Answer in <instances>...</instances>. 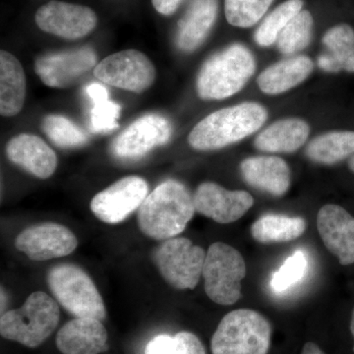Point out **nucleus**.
Returning a JSON list of instances; mask_svg holds the SVG:
<instances>
[{
  "label": "nucleus",
  "mask_w": 354,
  "mask_h": 354,
  "mask_svg": "<svg viewBox=\"0 0 354 354\" xmlns=\"http://www.w3.org/2000/svg\"><path fill=\"white\" fill-rule=\"evenodd\" d=\"M194 200L189 189L169 179L147 196L138 211L140 230L156 241H167L180 234L194 216Z\"/></svg>",
  "instance_id": "nucleus-1"
},
{
  "label": "nucleus",
  "mask_w": 354,
  "mask_h": 354,
  "mask_svg": "<svg viewBox=\"0 0 354 354\" xmlns=\"http://www.w3.org/2000/svg\"><path fill=\"white\" fill-rule=\"evenodd\" d=\"M206 254L189 239L174 237L153 252V262L160 276L176 290H194L202 276Z\"/></svg>",
  "instance_id": "nucleus-8"
},
{
  "label": "nucleus",
  "mask_w": 354,
  "mask_h": 354,
  "mask_svg": "<svg viewBox=\"0 0 354 354\" xmlns=\"http://www.w3.org/2000/svg\"><path fill=\"white\" fill-rule=\"evenodd\" d=\"M267 118V109L257 102L221 109L191 130L188 143L198 151L220 150L258 131Z\"/></svg>",
  "instance_id": "nucleus-2"
},
{
  "label": "nucleus",
  "mask_w": 354,
  "mask_h": 354,
  "mask_svg": "<svg viewBox=\"0 0 354 354\" xmlns=\"http://www.w3.org/2000/svg\"><path fill=\"white\" fill-rule=\"evenodd\" d=\"M86 94L92 101L91 127L93 132L106 133L118 127L121 108L109 100V91L104 85L92 83L86 87Z\"/></svg>",
  "instance_id": "nucleus-27"
},
{
  "label": "nucleus",
  "mask_w": 354,
  "mask_h": 354,
  "mask_svg": "<svg viewBox=\"0 0 354 354\" xmlns=\"http://www.w3.org/2000/svg\"><path fill=\"white\" fill-rule=\"evenodd\" d=\"M97 55L88 46L48 53L37 58L35 71L48 87L75 85L97 66Z\"/></svg>",
  "instance_id": "nucleus-11"
},
{
  "label": "nucleus",
  "mask_w": 354,
  "mask_h": 354,
  "mask_svg": "<svg viewBox=\"0 0 354 354\" xmlns=\"http://www.w3.org/2000/svg\"><path fill=\"white\" fill-rule=\"evenodd\" d=\"M171 134V124L167 118L158 113L146 114L115 137L111 152L120 160H138L157 147L169 143Z\"/></svg>",
  "instance_id": "nucleus-10"
},
{
  "label": "nucleus",
  "mask_w": 354,
  "mask_h": 354,
  "mask_svg": "<svg viewBox=\"0 0 354 354\" xmlns=\"http://www.w3.org/2000/svg\"><path fill=\"white\" fill-rule=\"evenodd\" d=\"M218 13L216 0H192L178 25L176 44L179 50L190 53L208 37Z\"/></svg>",
  "instance_id": "nucleus-20"
},
{
  "label": "nucleus",
  "mask_w": 354,
  "mask_h": 354,
  "mask_svg": "<svg viewBox=\"0 0 354 354\" xmlns=\"http://www.w3.org/2000/svg\"><path fill=\"white\" fill-rule=\"evenodd\" d=\"M41 129L60 148H76L88 142V135L78 125L59 114L46 115L41 122Z\"/></svg>",
  "instance_id": "nucleus-29"
},
{
  "label": "nucleus",
  "mask_w": 354,
  "mask_h": 354,
  "mask_svg": "<svg viewBox=\"0 0 354 354\" xmlns=\"http://www.w3.org/2000/svg\"><path fill=\"white\" fill-rule=\"evenodd\" d=\"M6 155L13 164L41 179L48 178L57 169V153L36 135L13 137L6 145Z\"/></svg>",
  "instance_id": "nucleus-17"
},
{
  "label": "nucleus",
  "mask_w": 354,
  "mask_h": 354,
  "mask_svg": "<svg viewBox=\"0 0 354 354\" xmlns=\"http://www.w3.org/2000/svg\"><path fill=\"white\" fill-rule=\"evenodd\" d=\"M317 227L326 248L344 266L354 263V218L337 205L328 204L317 216Z\"/></svg>",
  "instance_id": "nucleus-16"
},
{
  "label": "nucleus",
  "mask_w": 354,
  "mask_h": 354,
  "mask_svg": "<svg viewBox=\"0 0 354 354\" xmlns=\"http://www.w3.org/2000/svg\"><path fill=\"white\" fill-rule=\"evenodd\" d=\"M183 2V0H152L156 10L165 16L172 15Z\"/></svg>",
  "instance_id": "nucleus-34"
},
{
  "label": "nucleus",
  "mask_w": 354,
  "mask_h": 354,
  "mask_svg": "<svg viewBox=\"0 0 354 354\" xmlns=\"http://www.w3.org/2000/svg\"><path fill=\"white\" fill-rule=\"evenodd\" d=\"M272 327L262 314L250 309L230 312L212 337L213 354H267Z\"/></svg>",
  "instance_id": "nucleus-5"
},
{
  "label": "nucleus",
  "mask_w": 354,
  "mask_h": 354,
  "mask_svg": "<svg viewBox=\"0 0 354 354\" xmlns=\"http://www.w3.org/2000/svg\"><path fill=\"white\" fill-rule=\"evenodd\" d=\"M313 17L308 10L295 15L279 36L277 44L283 55H293L306 48L311 41Z\"/></svg>",
  "instance_id": "nucleus-30"
},
{
  "label": "nucleus",
  "mask_w": 354,
  "mask_h": 354,
  "mask_svg": "<svg viewBox=\"0 0 354 354\" xmlns=\"http://www.w3.org/2000/svg\"><path fill=\"white\" fill-rule=\"evenodd\" d=\"M195 209L218 223L239 221L253 206V197L246 191L225 189L214 183L198 186L194 196Z\"/></svg>",
  "instance_id": "nucleus-15"
},
{
  "label": "nucleus",
  "mask_w": 354,
  "mask_h": 354,
  "mask_svg": "<svg viewBox=\"0 0 354 354\" xmlns=\"http://www.w3.org/2000/svg\"><path fill=\"white\" fill-rule=\"evenodd\" d=\"M48 283L58 304L75 318L106 319L101 293L87 272L78 266H55L48 272Z\"/></svg>",
  "instance_id": "nucleus-6"
},
{
  "label": "nucleus",
  "mask_w": 354,
  "mask_h": 354,
  "mask_svg": "<svg viewBox=\"0 0 354 354\" xmlns=\"http://www.w3.org/2000/svg\"><path fill=\"white\" fill-rule=\"evenodd\" d=\"M351 334H353V339H354V309L353 311V315H351ZM353 351H354V346H353Z\"/></svg>",
  "instance_id": "nucleus-36"
},
{
  "label": "nucleus",
  "mask_w": 354,
  "mask_h": 354,
  "mask_svg": "<svg viewBox=\"0 0 354 354\" xmlns=\"http://www.w3.org/2000/svg\"><path fill=\"white\" fill-rule=\"evenodd\" d=\"M327 53L318 58V65L330 73L344 70L354 72V30L348 24L335 25L324 35L322 39Z\"/></svg>",
  "instance_id": "nucleus-24"
},
{
  "label": "nucleus",
  "mask_w": 354,
  "mask_h": 354,
  "mask_svg": "<svg viewBox=\"0 0 354 354\" xmlns=\"http://www.w3.org/2000/svg\"><path fill=\"white\" fill-rule=\"evenodd\" d=\"M35 20L41 31L67 39L87 36L97 23V15L88 7L55 0L39 7Z\"/></svg>",
  "instance_id": "nucleus-13"
},
{
  "label": "nucleus",
  "mask_w": 354,
  "mask_h": 354,
  "mask_svg": "<svg viewBox=\"0 0 354 354\" xmlns=\"http://www.w3.org/2000/svg\"><path fill=\"white\" fill-rule=\"evenodd\" d=\"M202 276L209 299L216 304L232 305L241 298L245 262L234 247L216 242L209 247Z\"/></svg>",
  "instance_id": "nucleus-7"
},
{
  "label": "nucleus",
  "mask_w": 354,
  "mask_h": 354,
  "mask_svg": "<svg viewBox=\"0 0 354 354\" xmlns=\"http://www.w3.org/2000/svg\"><path fill=\"white\" fill-rule=\"evenodd\" d=\"M308 261L304 251H295L288 257L283 265L272 274V290L277 293H283L302 281L306 274Z\"/></svg>",
  "instance_id": "nucleus-33"
},
{
  "label": "nucleus",
  "mask_w": 354,
  "mask_h": 354,
  "mask_svg": "<svg viewBox=\"0 0 354 354\" xmlns=\"http://www.w3.org/2000/svg\"><path fill=\"white\" fill-rule=\"evenodd\" d=\"M59 320L57 302L43 291H36L20 308L2 313L0 334L8 341L36 348L57 329Z\"/></svg>",
  "instance_id": "nucleus-4"
},
{
  "label": "nucleus",
  "mask_w": 354,
  "mask_h": 354,
  "mask_svg": "<svg viewBox=\"0 0 354 354\" xmlns=\"http://www.w3.org/2000/svg\"><path fill=\"white\" fill-rule=\"evenodd\" d=\"M145 354H206L201 341L192 333L180 332L171 337L158 335L147 344Z\"/></svg>",
  "instance_id": "nucleus-31"
},
{
  "label": "nucleus",
  "mask_w": 354,
  "mask_h": 354,
  "mask_svg": "<svg viewBox=\"0 0 354 354\" xmlns=\"http://www.w3.org/2000/svg\"><path fill=\"white\" fill-rule=\"evenodd\" d=\"M310 160L334 165L354 156V131H330L319 135L306 148Z\"/></svg>",
  "instance_id": "nucleus-25"
},
{
  "label": "nucleus",
  "mask_w": 354,
  "mask_h": 354,
  "mask_svg": "<svg viewBox=\"0 0 354 354\" xmlns=\"http://www.w3.org/2000/svg\"><path fill=\"white\" fill-rule=\"evenodd\" d=\"M148 192L145 179L136 176L123 177L93 198L91 211L104 223H120L141 207Z\"/></svg>",
  "instance_id": "nucleus-12"
},
{
  "label": "nucleus",
  "mask_w": 354,
  "mask_h": 354,
  "mask_svg": "<svg viewBox=\"0 0 354 354\" xmlns=\"http://www.w3.org/2000/svg\"><path fill=\"white\" fill-rule=\"evenodd\" d=\"M78 246L75 234L64 225L43 223L23 230L15 239V247L32 261L65 257Z\"/></svg>",
  "instance_id": "nucleus-14"
},
{
  "label": "nucleus",
  "mask_w": 354,
  "mask_h": 354,
  "mask_svg": "<svg viewBox=\"0 0 354 354\" xmlns=\"http://www.w3.org/2000/svg\"><path fill=\"white\" fill-rule=\"evenodd\" d=\"M94 75L106 85L141 94L155 82L156 68L141 51L127 50L100 62L95 67Z\"/></svg>",
  "instance_id": "nucleus-9"
},
{
  "label": "nucleus",
  "mask_w": 354,
  "mask_h": 354,
  "mask_svg": "<svg viewBox=\"0 0 354 354\" xmlns=\"http://www.w3.org/2000/svg\"><path fill=\"white\" fill-rule=\"evenodd\" d=\"M310 127L299 118L276 121L256 137L254 145L268 153H293L308 139Z\"/></svg>",
  "instance_id": "nucleus-22"
},
{
  "label": "nucleus",
  "mask_w": 354,
  "mask_h": 354,
  "mask_svg": "<svg viewBox=\"0 0 354 354\" xmlns=\"http://www.w3.org/2000/svg\"><path fill=\"white\" fill-rule=\"evenodd\" d=\"M274 0H225L227 22L234 27L249 28L257 24Z\"/></svg>",
  "instance_id": "nucleus-32"
},
{
  "label": "nucleus",
  "mask_w": 354,
  "mask_h": 354,
  "mask_svg": "<svg viewBox=\"0 0 354 354\" xmlns=\"http://www.w3.org/2000/svg\"><path fill=\"white\" fill-rule=\"evenodd\" d=\"M348 167H349V169H351V171H353L354 174V156H353V157L349 158Z\"/></svg>",
  "instance_id": "nucleus-37"
},
{
  "label": "nucleus",
  "mask_w": 354,
  "mask_h": 354,
  "mask_svg": "<svg viewBox=\"0 0 354 354\" xmlns=\"http://www.w3.org/2000/svg\"><path fill=\"white\" fill-rule=\"evenodd\" d=\"M62 354H99L108 351V332L102 321L74 318L62 326L57 335Z\"/></svg>",
  "instance_id": "nucleus-18"
},
{
  "label": "nucleus",
  "mask_w": 354,
  "mask_h": 354,
  "mask_svg": "<svg viewBox=\"0 0 354 354\" xmlns=\"http://www.w3.org/2000/svg\"><path fill=\"white\" fill-rule=\"evenodd\" d=\"M306 223L302 218L266 215L253 223L251 234L260 243L295 241L304 234Z\"/></svg>",
  "instance_id": "nucleus-26"
},
{
  "label": "nucleus",
  "mask_w": 354,
  "mask_h": 354,
  "mask_svg": "<svg viewBox=\"0 0 354 354\" xmlns=\"http://www.w3.org/2000/svg\"><path fill=\"white\" fill-rule=\"evenodd\" d=\"M313 66L312 60L304 55L281 60L260 74L258 86L265 94H283L306 80L313 71Z\"/></svg>",
  "instance_id": "nucleus-21"
},
{
  "label": "nucleus",
  "mask_w": 354,
  "mask_h": 354,
  "mask_svg": "<svg viewBox=\"0 0 354 354\" xmlns=\"http://www.w3.org/2000/svg\"><path fill=\"white\" fill-rule=\"evenodd\" d=\"M304 7V0H286L270 13L261 23L254 35L258 46H270L277 43L279 36L290 20L297 15Z\"/></svg>",
  "instance_id": "nucleus-28"
},
{
  "label": "nucleus",
  "mask_w": 354,
  "mask_h": 354,
  "mask_svg": "<svg viewBox=\"0 0 354 354\" xmlns=\"http://www.w3.org/2000/svg\"><path fill=\"white\" fill-rule=\"evenodd\" d=\"M301 354H325L322 349L314 342H307L302 348Z\"/></svg>",
  "instance_id": "nucleus-35"
},
{
  "label": "nucleus",
  "mask_w": 354,
  "mask_h": 354,
  "mask_svg": "<svg viewBox=\"0 0 354 354\" xmlns=\"http://www.w3.org/2000/svg\"><path fill=\"white\" fill-rule=\"evenodd\" d=\"M26 76L19 60L6 50L0 53V113L15 116L22 111L26 99Z\"/></svg>",
  "instance_id": "nucleus-23"
},
{
  "label": "nucleus",
  "mask_w": 354,
  "mask_h": 354,
  "mask_svg": "<svg viewBox=\"0 0 354 354\" xmlns=\"http://www.w3.org/2000/svg\"><path fill=\"white\" fill-rule=\"evenodd\" d=\"M241 176L248 185L281 197L290 186V171L288 164L279 157H252L241 165Z\"/></svg>",
  "instance_id": "nucleus-19"
},
{
  "label": "nucleus",
  "mask_w": 354,
  "mask_h": 354,
  "mask_svg": "<svg viewBox=\"0 0 354 354\" xmlns=\"http://www.w3.org/2000/svg\"><path fill=\"white\" fill-rule=\"evenodd\" d=\"M256 70L252 53L234 44L216 53L203 65L197 78V92L203 100H223L243 88Z\"/></svg>",
  "instance_id": "nucleus-3"
}]
</instances>
